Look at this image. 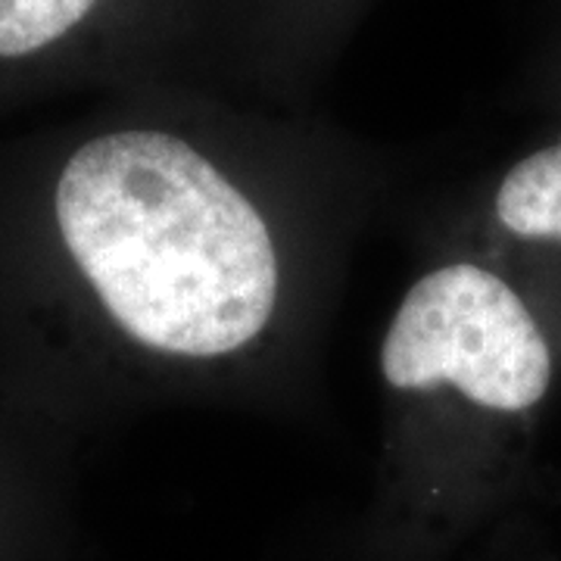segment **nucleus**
Here are the masks:
<instances>
[{
	"instance_id": "nucleus-1",
	"label": "nucleus",
	"mask_w": 561,
	"mask_h": 561,
	"mask_svg": "<svg viewBox=\"0 0 561 561\" xmlns=\"http://www.w3.org/2000/svg\"><path fill=\"white\" fill-rule=\"evenodd\" d=\"M54 225L110 331L172 381L247 375L290 337L309 290L287 206L169 128L81 144Z\"/></svg>"
},
{
	"instance_id": "nucleus-2",
	"label": "nucleus",
	"mask_w": 561,
	"mask_h": 561,
	"mask_svg": "<svg viewBox=\"0 0 561 561\" xmlns=\"http://www.w3.org/2000/svg\"><path fill=\"white\" fill-rule=\"evenodd\" d=\"M383 459L402 478H478L522 459L556 383L540 309L481 256L424 268L383 331Z\"/></svg>"
},
{
	"instance_id": "nucleus-3",
	"label": "nucleus",
	"mask_w": 561,
	"mask_h": 561,
	"mask_svg": "<svg viewBox=\"0 0 561 561\" xmlns=\"http://www.w3.org/2000/svg\"><path fill=\"white\" fill-rule=\"evenodd\" d=\"M490 231L561 272V135L508 165L490 197Z\"/></svg>"
},
{
	"instance_id": "nucleus-4",
	"label": "nucleus",
	"mask_w": 561,
	"mask_h": 561,
	"mask_svg": "<svg viewBox=\"0 0 561 561\" xmlns=\"http://www.w3.org/2000/svg\"><path fill=\"white\" fill-rule=\"evenodd\" d=\"M98 0H0V57H28L69 35Z\"/></svg>"
}]
</instances>
